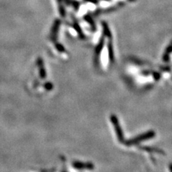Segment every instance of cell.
I'll list each match as a JSON object with an SVG mask.
<instances>
[{"mask_svg": "<svg viewBox=\"0 0 172 172\" xmlns=\"http://www.w3.org/2000/svg\"><path fill=\"white\" fill-rule=\"evenodd\" d=\"M124 6H125V2H118L117 4H114V5H112L109 7H107V8L103 9H98L97 11L98 14L99 13H110V12H115L117 9L122 8Z\"/></svg>", "mask_w": 172, "mask_h": 172, "instance_id": "obj_1", "label": "cell"}, {"mask_svg": "<svg viewBox=\"0 0 172 172\" xmlns=\"http://www.w3.org/2000/svg\"><path fill=\"white\" fill-rule=\"evenodd\" d=\"M85 1L91 2V3H93V4H98L99 2L98 0H85Z\"/></svg>", "mask_w": 172, "mask_h": 172, "instance_id": "obj_2", "label": "cell"}, {"mask_svg": "<svg viewBox=\"0 0 172 172\" xmlns=\"http://www.w3.org/2000/svg\"><path fill=\"white\" fill-rule=\"evenodd\" d=\"M103 1H106V2H111V0H103Z\"/></svg>", "mask_w": 172, "mask_h": 172, "instance_id": "obj_3", "label": "cell"}]
</instances>
